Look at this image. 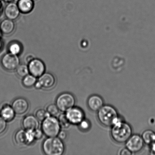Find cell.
Masks as SVG:
<instances>
[{
  "label": "cell",
  "instance_id": "21",
  "mask_svg": "<svg viewBox=\"0 0 155 155\" xmlns=\"http://www.w3.org/2000/svg\"><path fill=\"white\" fill-rule=\"evenodd\" d=\"M16 71L18 76L22 78L30 74L28 65L25 64H20Z\"/></svg>",
  "mask_w": 155,
  "mask_h": 155
},
{
  "label": "cell",
  "instance_id": "4",
  "mask_svg": "<svg viewBox=\"0 0 155 155\" xmlns=\"http://www.w3.org/2000/svg\"><path fill=\"white\" fill-rule=\"evenodd\" d=\"M61 128L58 119L55 117L50 116L42 121L41 130L48 137H57Z\"/></svg>",
  "mask_w": 155,
  "mask_h": 155
},
{
  "label": "cell",
  "instance_id": "26",
  "mask_svg": "<svg viewBox=\"0 0 155 155\" xmlns=\"http://www.w3.org/2000/svg\"><path fill=\"white\" fill-rule=\"evenodd\" d=\"M26 131L27 145H31L36 140L34 130H26Z\"/></svg>",
  "mask_w": 155,
  "mask_h": 155
},
{
  "label": "cell",
  "instance_id": "25",
  "mask_svg": "<svg viewBox=\"0 0 155 155\" xmlns=\"http://www.w3.org/2000/svg\"><path fill=\"white\" fill-rule=\"evenodd\" d=\"M46 110L51 116L54 117L57 116L60 111L56 104H51L48 105L47 106Z\"/></svg>",
  "mask_w": 155,
  "mask_h": 155
},
{
  "label": "cell",
  "instance_id": "8",
  "mask_svg": "<svg viewBox=\"0 0 155 155\" xmlns=\"http://www.w3.org/2000/svg\"><path fill=\"white\" fill-rule=\"evenodd\" d=\"M67 117L71 124L78 125L85 118V114L80 108L73 107L66 112Z\"/></svg>",
  "mask_w": 155,
  "mask_h": 155
},
{
  "label": "cell",
  "instance_id": "16",
  "mask_svg": "<svg viewBox=\"0 0 155 155\" xmlns=\"http://www.w3.org/2000/svg\"><path fill=\"white\" fill-rule=\"evenodd\" d=\"M17 4L20 12L23 14L29 13L34 8L33 0H18Z\"/></svg>",
  "mask_w": 155,
  "mask_h": 155
},
{
  "label": "cell",
  "instance_id": "30",
  "mask_svg": "<svg viewBox=\"0 0 155 155\" xmlns=\"http://www.w3.org/2000/svg\"><path fill=\"white\" fill-rule=\"evenodd\" d=\"M57 137L61 140H64L67 137V134L64 130H61Z\"/></svg>",
  "mask_w": 155,
  "mask_h": 155
},
{
  "label": "cell",
  "instance_id": "24",
  "mask_svg": "<svg viewBox=\"0 0 155 155\" xmlns=\"http://www.w3.org/2000/svg\"><path fill=\"white\" fill-rule=\"evenodd\" d=\"M36 117L39 121H42L48 117L51 116L49 113L45 109H39L36 111L35 115Z\"/></svg>",
  "mask_w": 155,
  "mask_h": 155
},
{
  "label": "cell",
  "instance_id": "15",
  "mask_svg": "<svg viewBox=\"0 0 155 155\" xmlns=\"http://www.w3.org/2000/svg\"><path fill=\"white\" fill-rule=\"evenodd\" d=\"M16 114L12 106L4 105L0 111V116L7 122H10L14 119Z\"/></svg>",
  "mask_w": 155,
  "mask_h": 155
},
{
  "label": "cell",
  "instance_id": "13",
  "mask_svg": "<svg viewBox=\"0 0 155 155\" xmlns=\"http://www.w3.org/2000/svg\"><path fill=\"white\" fill-rule=\"evenodd\" d=\"M22 125L25 130H35L39 128V120L35 115H27L23 120Z\"/></svg>",
  "mask_w": 155,
  "mask_h": 155
},
{
  "label": "cell",
  "instance_id": "23",
  "mask_svg": "<svg viewBox=\"0 0 155 155\" xmlns=\"http://www.w3.org/2000/svg\"><path fill=\"white\" fill-rule=\"evenodd\" d=\"M58 119L61 128L67 129L70 127L71 124L67 117L66 114L63 113L60 114Z\"/></svg>",
  "mask_w": 155,
  "mask_h": 155
},
{
  "label": "cell",
  "instance_id": "37",
  "mask_svg": "<svg viewBox=\"0 0 155 155\" xmlns=\"http://www.w3.org/2000/svg\"><path fill=\"white\" fill-rule=\"evenodd\" d=\"M2 31H1V30H0V37H1V36L2 35Z\"/></svg>",
  "mask_w": 155,
  "mask_h": 155
},
{
  "label": "cell",
  "instance_id": "32",
  "mask_svg": "<svg viewBox=\"0 0 155 155\" xmlns=\"http://www.w3.org/2000/svg\"><path fill=\"white\" fill-rule=\"evenodd\" d=\"M35 58L34 56L33 55V54H27L25 58V61L28 64Z\"/></svg>",
  "mask_w": 155,
  "mask_h": 155
},
{
  "label": "cell",
  "instance_id": "29",
  "mask_svg": "<svg viewBox=\"0 0 155 155\" xmlns=\"http://www.w3.org/2000/svg\"><path fill=\"white\" fill-rule=\"evenodd\" d=\"M34 133L36 140H40L44 134L41 129L39 128L34 130Z\"/></svg>",
  "mask_w": 155,
  "mask_h": 155
},
{
  "label": "cell",
  "instance_id": "33",
  "mask_svg": "<svg viewBox=\"0 0 155 155\" xmlns=\"http://www.w3.org/2000/svg\"><path fill=\"white\" fill-rule=\"evenodd\" d=\"M152 154H155V143L151 145Z\"/></svg>",
  "mask_w": 155,
  "mask_h": 155
},
{
  "label": "cell",
  "instance_id": "20",
  "mask_svg": "<svg viewBox=\"0 0 155 155\" xmlns=\"http://www.w3.org/2000/svg\"><path fill=\"white\" fill-rule=\"evenodd\" d=\"M37 81V78L31 74H29L23 78L22 84L25 87L29 88L34 86Z\"/></svg>",
  "mask_w": 155,
  "mask_h": 155
},
{
  "label": "cell",
  "instance_id": "19",
  "mask_svg": "<svg viewBox=\"0 0 155 155\" xmlns=\"http://www.w3.org/2000/svg\"><path fill=\"white\" fill-rule=\"evenodd\" d=\"M141 136L144 143L147 145H151L155 143V133L152 130H145Z\"/></svg>",
  "mask_w": 155,
  "mask_h": 155
},
{
  "label": "cell",
  "instance_id": "5",
  "mask_svg": "<svg viewBox=\"0 0 155 155\" xmlns=\"http://www.w3.org/2000/svg\"><path fill=\"white\" fill-rule=\"evenodd\" d=\"M76 100L75 96L69 92H64L60 94L56 100V104L59 110L66 112L75 106Z\"/></svg>",
  "mask_w": 155,
  "mask_h": 155
},
{
  "label": "cell",
  "instance_id": "18",
  "mask_svg": "<svg viewBox=\"0 0 155 155\" xmlns=\"http://www.w3.org/2000/svg\"><path fill=\"white\" fill-rule=\"evenodd\" d=\"M15 143L19 146L27 145L26 131L23 129H21L15 133L14 136Z\"/></svg>",
  "mask_w": 155,
  "mask_h": 155
},
{
  "label": "cell",
  "instance_id": "2",
  "mask_svg": "<svg viewBox=\"0 0 155 155\" xmlns=\"http://www.w3.org/2000/svg\"><path fill=\"white\" fill-rule=\"evenodd\" d=\"M97 119L106 127H111L120 119L117 109L110 105H104L97 112Z\"/></svg>",
  "mask_w": 155,
  "mask_h": 155
},
{
  "label": "cell",
  "instance_id": "11",
  "mask_svg": "<svg viewBox=\"0 0 155 155\" xmlns=\"http://www.w3.org/2000/svg\"><path fill=\"white\" fill-rule=\"evenodd\" d=\"M87 104L90 110L92 112H97L104 105V102L100 96L93 95L88 98Z\"/></svg>",
  "mask_w": 155,
  "mask_h": 155
},
{
  "label": "cell",
  "instance_id": "35",
  "mask_svg": "<svg viewBox=\"0 0 155 155\" xmlns=\"http://www.w3.org/2000/svg\"><path fill=\"white\" fill-rule=\"evenodd\" d=\"M2 48V42L0 40V51H1Z\"/></svg>",
  "mask_w": 155,
  "mask_h": 155
},
{
  "label": "cell",
  "instance_id": "14",
  "mask_svg": "<svg viewBox=\"0 0 155 155\" xmlns=\"http://www.w3.org/2000/svg\"><path fill=\"white\" fill-rule=\"evenodd\" d=\"M20 13L17 4L12 2L8 3L4 10L6 18L13 21L19 17Z\"/></svg>",
  "mask_w": 155,
  "mask_h": 155
},
{
  "label": "cell",
  "instance_id": "22",
  "mask_svg": "<svg viewBox=\"0 0 155 155\" xmlns=\"http://www.w3.org/2000/svg\"><path fill=\"white\" fill-rule=\"evenodd\" d=\"M8 51L9 52L18 55L22 51V46L21 44L18 42H13L9 45Z\"/></svg>",
  "mask_w": 155,
  "mask_h": 155
},
{
  "label": "cell",
  "instance_id": "12",
  "mask_svg": "<svg viewBox=\"0 0 155 155\" xmlns=\"http://www.w3.org/2000/svg\"><path fill=\"white\" fill-rule=\"evenodd\" d=\"M42 88L49 89L54 86L56 83V79L52 74L45 72L37 80Z\"/></svg>",
  "mask_w": 155,
  "mask_h": 155
},
{
  "label": "cell",
  "instance_id": "34",
  "mask_svg": "<svg viewBox=\"0 0 155 155\" xmlns=\"http://www.w3.org/2000/svg\"><path fill=\"white\" fill-rule=\"evenodd\" d=\"M5 2H7L8 3L12 2L13 0H3Z\"/></svg>",
  "mask_w": 155,
  "mask_h": 155
},
{
  "label": "cell",
  "instance_id": "1",
  "mask_svg": "<svg viewBox=\"0 0 155 155\" xmlns=\"http://www.w3.org/2000/svg\"><path fill=\"white\" fill-rule=\"evenodd\" d=\"M110 134L115 142L125 143L133 134V129L128 123L120 119L111 127Z\"/></svg>",
  "mask_w": 155,
  "mask_h": 155
},
{
  "label": "cell",
  "instance_id": "38",
  "mask_svg": "<svg viewBox=\"0 0 155 155\" xmlns=\"http://www.w3.org/2000/svg\"><path fill=\"white\" fill-rule=\"evenodd\" d=\"M2 1V0H0V2H1V1Z\"/></svg>",
  "mask_w": 155,
  "mask_h": 155
},
{
  "label": "cell",
  "instance_id": "28",
  "mask_svg": "<svg viewBox=\"0 0 155 155\" xmlns=\"http://www.w3.org/2000/svg\"><path fill=\"white\" fill-rule=\"evenodd\" d=\"M7 121L0 116V135L2 134L7 130Z\"/></svg>",
  "mask_w": 155,
  "mask_h": 155
},
{
  "label": "cell",
  "instance_id": "27",
  "mask_svg": "<svg viewBox=\"0 0 155 155\" xmlns=\"http://www.w3.org/2000/svg\"><path fill=\"white\" fill-rule=\"evenodd\" d=\"M81 130L83 131H86L91 128V124L90 121L85 118L78 125Z\"/></svg>",
  "mask_w": 155,
  "mask_h": 155
},
{
  "label": "cell",
  "instance_id": "3",
  "mask_svg": "<svg viewBox=\"0 0 155 155\" xmlns=\"http://www.w3.org/2000/svg\"><path fill=\"white\" fill-rule=\"evenodd\" d=\"M42 147L43 153L47 155H62L65 150L63 140L58 137L47 138L44 141Z\"/></svg>",
  "mask_w": 155,
  "mask_h": 155
},
{
  "label": "cell",
  "instance_id": "17",
  "mask_svg": "<svg viewBox=\"0 0 155 155\" xmlns=\"http://www.w3.org/2000/svg\"><path fill=\"white\" fill-rule=\"evenodd\" d=\"M15 29L13 21L9 19H5L0 23V30L5 35H10L13 33Z\"/></svg>",
  "mask_w": 155,
  "mask_h": 155
},
{
  "label": "cell",
  "instance_id": "10",
  "mask_svg": "<svg viewBox=\"0 0 155 155\" xmlns=\"http://www.w3.org/2000/svg\"><path fill=\"white\" fill-rule=\"evenodd\" d=\"M12 106L16 115H19L24 114L28 111L29 108L28 101L22 97L15 99L12 102Z\"/></svg>",
  "mask_w": 155,
  "mask_h": 155
},
{
  "label": "cell",
  "instance_id": "7",
  "mask_svg": "<svg viewBox=\"0 0 155 155\" xmlns=\"http://www.w3.org/2000/svg\"><path fill=\"white\" fill-rule=\"evenodd\" d=\"M3 68L8 71L16 70L20 61L18 55L9 52L3 56L1 61Z\"/></svg>",
  "mask_w": 155,
  "mask_h": 155
},
{
  "label": "cell",
  "instance_id": "6",
  "mask_svg": "<svg viewBox=\"0 0 155 155\" xmlns=\"http://www.w3.org/2000/svg\"><path fill=\"white\" fill-rule=\"evenodd\" d=\"M125 143V147L133 154L142 151L145 144L142 136L137 134L132 135Z\"/></svg>",
  "mask_w": 155,
  "mask_h": 155
},
{
  "label": "cell",
  "instance_id": "31",
  "mask_svg": "<svg viewBox=\"0 0 155 155\" xmlns=\"http://www.w3.org/2000/svg\"><path fill=\"white\" fill-rule=\"evenodd\" d=\"M118 154L121 155L133 154L126 147L125 148L121 149V150H120L119 152V154Z\"/></svg>",
  "mask_w": 155,
  "mask_h": 155
},
{
  "label": "cell",
  "instance_id": "9",
  "mask_svg": "<svg viewBox=\"0 0 155 155\" xmlns=\"http://www.w3.org/2000/svg\"><path fill=\"white\" fill-rule=\"evenodd\" d=\"M30 74L39 78L45 72V66L41 60L35 58L28 64Z\"/></svg>",
  "mask_w": 155,
  "mask_h": 155
},
{
  "label": "cell",
  "instance_id": "36",
  "mask_svg": "<svg viewBox=\"0 0 155 155\" xmlns=\"http://www.w3.org/2000/svg\"><path fill=\"white\" fill-rule=\"evenodd\" d=\"M2 5L1 2H0V13H1L2 10Z\"/></svg>",
  "mask_w": 155,
  "mask_h": 155
}]
</instances>
